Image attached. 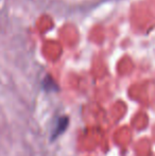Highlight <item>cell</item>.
<instances>
[{"instance_id": "6da1fadb", "label": "cell", "mask_w": 155, "mask_h": 156, "mask_svg": "<svg viewBox=\"0 0 155 156\" xmlns=\"http://www.w3.org/2000/svg\"><path fill=\"white\" fill-rule=\"evenodd\" d=\"M68 123H69V119L68 117L66 116H63V117H60L58 119L55 123V126H54L53 131H52V134H51V140H54L55 138H58L61 134H63L65 132V129H67L68 126Z\"/></svg>"}, {"instance_id": "7a4b0ae2", "label": "cell", "mask_w": 155, "mask_h": 156, "mask_svg": "<svg viewBox=\"0 0 155 156\" xmlns=\"http://www.w3.org/2000/svg\"><path fill=\"white\" fill-rule=\"evenodd\" d=\"M43 86L46 90H49V91H52V90H58V85L55 84L54 80L51 78L50 76H47L43 81Z\"/></svg>"}]
</instances>
